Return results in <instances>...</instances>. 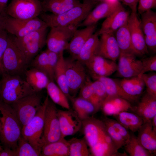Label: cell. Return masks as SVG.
Instances as JSON below:
<instances>
[{"label": "cell", "mask_w": 156, "mask_h": 156, "mask_svg": "<svg viewBox=\"0 0 156 156\" xmlns=\"http://www.w3.org/2000/svg\"><path fill=\"white\" fill-rule=\"evenodd\" d=\"M81 129L91 156H125L118 152L102 120L92 116L82 121Z\"/></svg>", "instance_id": "obj_1"}, {"label": "cell", "mask_w": 156, "mask_h": 156, "mask_svg": "<svg viewBox=\"0 0 156 156\" xmlns=\"http://www.w3.org/2000/svg\"><path fill=\"white\" fill-rule=\"evenodd\" d=\"M22 127L11 105L0 99V140L5 148L16 149Z\"/></svg>", "instance_id": "obj_2"}, {"label": "cell", "mask_w": 156, "mask_h": 156, "mask_svg": "<svg viewBox=\"0 0 156 156\" xmlns=\"http://www.w3.org/2000/svg\"><path fill=\"white\" fill-rule=\"evenodd\" d=\"M96 4L95 0H84L80 3L61 14L42 12L40 18L49 27L70 26L78 27Z\"/></svg>", "instance_id": "obj_3"}, {"label": "cell", "mask_w": 156, "mask_h": 156, "mask_svg": "<svg viewBox=\"0 0 156 156\" xmlns=\"http://www.w3.org/2000/svg\"><path fill=\"white\" fill-rule=\"evenodd\" d=\"M0 81V99L11 105L20 99L36 92L18 75L4 73Z\"/></svg>", "instance_id": "obj_4"}, {"label": "cell", "mask_w": 156, "mask_h": 156, "mask_svg": "<svg viewBox=\"0 0 156 156\" xmlns=\"http://www.w3.org/2000/svg\"><path fill=\"white\" fill-rule=\"evenodd\" d=\"M48 27L35 31L21 38L12 35L14 43L29 64L46 44Z\"/></svg>", "instance_id": "obj_5"}, {"label": "cell", "mask_w": 156, "mask_h": 156, "mask_svg": "<svg viewBox=\"0 0 156 156\" xmlns=\"http://www.w3.org/2000/svg\"><path fill=\"white\" fill-rule=\"evenodd\" d=\"M29 64L14 43L12 36L8 35L7 46L2 59L4 73L20 75L25 73Z\"/></svg>", "instance_id": "obj_6"}, {"label": "cell", "mask_w": 156, "mask_h": 156, "mask_svg": "<svg viewBox=\"0 0 156 156\" xmlns=\"http://www.w3.org/2000/svg\"><path fill=\"white\" fill-rule=\"evenodd\" d=\"M48 98L47 95L35 116L27 124L23 126L21 129V136L40 153L44 114Z\"/></svg>", "instance_id": "obj_7"}, {"label": "cell", "mask_w": 156, "mask_h": 156, "mask_svg": "<svg viewBox=\"0 0 156 156\" xmlns=\"http://www.w3.org/2000/svg\"><path fill=\"white\" fill-rule=\"evenodd\" d=\"M46 27H48L45 22L38 17L27 19L15 18L7 15L4 17V29L17 38Z\"/></svg>", "instance_id": "obj_8"}, {"label": "cell", "mask_w": 156, "mask_h": 156, "mask_svg": "<svg viewBox=\"0 0 156 156\" xmlns=\"http://www.w3.org/2000/svg\"><path fill=\"white\" fill-rule=\"evenodd\" d=\"M55 104L49 98L44 114V126L41 139L42 146L45 144L58 141L62 136Z\"/></svg>", "instance_id": "obj_9"}, {"label": "cell", "mask_w": 156, "mask_h": 156, "mask_svg": "<svg viewBox=\"0 0 156 156\" xmlns=\"http://www.w3.org/2000/svg\"><path fill=\"white\" fill-rule=\"evenodd\" d=\"M65 60L66 82L71 99L75 97L88 77L85 65L79 61L71 57Z\"/></svg>", "instance_id": "obj_10"}, {"label": "cell", "mask_w": 156, "mask_h": 156, "mask_svg": "<svg viewBox=\"0 0 156 156\" xmlns=\"http://www.w3.org/2000/svg\"><path fill=\"white\" fill-rule=\"evenodd\" d=\"M42 12L40 0H12L5 13L14 18L27 19L38 17Z\"/></svg>", "instance_id": "obj_11"}, {"label": "cell", "mask_w": 156, "mask_h": 156, "mask_svg": "<svg viewBox=\"0 0 156 156\" xmlns=\"http://www.w3.org/2000/svg\"><path fill=\"white\" fill-rule=\"evenodd\" d=\"M42 97L38 92L24 97L10 105L16 112L22 127L35 116L42 105Z\"/></svg>", "instance_id": "obj_12"}, {"label": "cell", "mask_w": 156, "mask_h": 156, "mask_svg": "<svg viewBox=\"0 0 156 156\" xmlns=\"http://www.w3.org/2000/svg\"><path fill=\"white\" fill-rule=\"evenodd\" d=\"M50 28L46 39L47 49L59 53L66 49L68 43L77 27L57 26Z\"/></svg>", "instance_id": "obj_13"}, {"label": "cell", "mask_w": 156, "mask_h": 156, "mask_svg": "<svg viewBox=\"0 0 156 156\" xmlns=\"http://www.w3.org/2000/svg\"><path fill=\"white\" fill-rule=\"evenodd\" d=\"M127 23L135 55L142 56L147 54L148 49L145 42L141 21L137 12H131Z\"/></svg>", "instance_id": "obj_14"}, {"label": "cell", "mask_w": 156, "mask_h": 156, "mask_svg": "<svg viewBox=\"0 0 156 156\" xmlns=\"http://www.w3.org/2000/svg\"><path fill=\"white\" fill-rule=\"evenodd\" d=\"M122 6L118 0L104 1L90 12L78 27L95 25L100 20L107 18Z\"/></svg>", "instance_id": "obj_15"}, {"label": "cell", "mask_w": 156, "mask_h": 156, "mask_svg": "<svg viewBox=\"0 0 156 156\" xmlns=\"http://www.w3.org/2000/svg\"><path fill=\"white\" fill-rule=\"evenodd\" d=\"M136 56L133 53L120 52L116 70L118 76L126 78L138 76L142 70V63Z\"/></svg>", "instance_id": "obj_16"}, {"label": "cell", "mask_w": 156, "mask_h": 156, "mask_svg": "<svg viewBox=\"0 0 156 156\" xmlns=\"http://www.w3.org/2000/svg\"><path fill=\"white\" fill-rule=\"evenodd\" d=\"M57 114L63 138L74 135L81 129L82 121L73 109H57Z\"/></svg>", "instance_id": "obj_17"}, {"label": "cell", "mask_w": 156, "mask_h": 156, "mask_svg": "<svg viewBox=\"0 0 156 156\" xmlns=\"http://www.w3.org/2000/svg\"><path fill=\"white\" fill-rule=\"evenodd\" d=\"M140 20L145 42L148 49L156 51V13L151 10L141 14Z\"/></svg>", "instance_id": "obj_18"}, {"label": "cell", "mask_w": 156, "mask_h": 156, "mask_svg": "<svg viewBox=\"0 0 156 156\" xmlns=\"http://www.w3.org/2000/svg\"><path fill=\"white\" fill-rule=\"evenodd\" d=\"M90 74L107 77L116 71L117 65L112 60L99 55L94 56L85 65Z\"/></svg>", "instance_id": "obj_19"}, {"label": "cell", "mask_w": 156, "mask_h": 156, "mask_svg": "<svg viewBox=\"0 0 156 156\" xmlns=\"http://www.w3.org/2000/svg\"><path fill=\"white\" fill-rule=\"evenodd\" d=\"M130 13L122 6L106 18L97 32L99 36L103 33H114L127 21Z\"/></svg>", "instance_id": "obj_20"}, {"label": "cell", "mask_w": 156, "mask_h": 156, "mask_svg": "<svg viewBox=\"0 0 156 156\" xmlns=\"http://www.w3.org/2000/svg\"><path fill=\"white\" fill-rule=\"evenodd\" d=\"M96 28L95 24L85 27L81 29H76L66 49L71 55V58L77 59L82 47L94 33Z\"/></svg>", "instance_id": "obj_21"}, {"label": "cell", "mask_w": 156, "mask_h": 156, "mask_svg": "<svg viewBox=\"0 0 156 156\" xmlns=\"http://www.w3.org/2000/svg\"><path fill=\"white\" fill-rule=\"evenodd\" d=\"M100 35L97 55L116 62L120 51L114 34L103 33Z\"/></svg>", "instance_id": "obj_22"}, {"label": "cell", "mask_w": 156, "mask_h": 156, "mask_svg": "<svg viewBox=\"0 0 156 156\" xmlns=\"http://www.w3.org/2000/svg\"><path fill=\"white\" fill-rule=\"evenodd\" d=\"M134 107L128 101L118 96H107L101 109L105 116H114L123 111L133 112Z\"/></svg>", "instance_id": "obj_23"}, {"label": "cell", "mask_w": 156, "mask_h": 156, "mask_svg": "<svg viewBox=\"0 0 156 156\" xmlns=\"http://www.w3.org/2000/svg\"><path fill=\"white\" fill-rule=\"evenodd\" d=\"M133 112L140 116L144 123L152 120L156 115V96L146 92L134 107Z\"/></svg>", "instance_id": "obj_24"}, {"label": "cell", "mask_w": 156, "mask_h": 156, "mask_svg": "<svg viewBox=\"0 0 156 156\" xmlns=\"http://www.w3.org/2000/svg\"><path fill=\"white\" fill-rule=\"evenodd\" d=\"M114 79L124 92L134 102L138 100L145 86L141 77L137 76L121 79Z\"/></svg>", "instance_id": "obj_25"}, {"label": "cell", "mask_w": 156, "mask_h": 156, "mask_svg": "<svg viewBox=\"0 0 156 156\" xmlns=\"http://www.w3.org/2000/svg\"><path fill=\"white\" fill-rule=\"evenodd\" d=\"M137 131V138L140 144L153 156L155 155L156 132L153 129L151 120L144 123Z\"/></svg>", "instance_id": "obj_26"}, {"label": "cell", "mask_w": 156, "mask_h": 156, "mask_svg": "<svg viewBox=\"0 0 156 156\" xmlns=\"http://www.w3.org/2000/svg\"><path fill=\"white\" fill-rule=\"evenodd\" d=\"M25 74L26 81L36 92L46 88L50 80L47 74L34 68L27 70Z\"/></svg>", "instance_id": "obj_27"}, {"label": "cell", "mask_w": 156, "mask_h": 156, "mask_svg": "<svg viewBox=\"0 0 156 156\" xmlns=\"http://www.w3.org/2000/svg\"><path fill=\"white\" fill-rule=\"evenodd\" d=\"M71 101L73 109L82 121L98 112L96 107L91 102L78 96L72 98Z\"/></svg>", "instance_id": "obj_28"}, {"label": "cell", "mask_w": 156, "mask_h": 156, "mask_svg": "<svg viewBox=\"0 0 156 156\" xmlns=\"http://www.w3.org/2000/svg\"><path fill=\"white\" fill-rule=\"evenodd\" d=\"M90 74L94 80L99 81L103 84L105 89L107 96H118L124 99L131 103L134 102L133 100L124 92L115 79L107 77Z\"/></svg>", "instance_id": "obj_29"}, {"label": "cell", "mask_w": 156, "mask_h": 156, "mask_svg": "<svg viewBox=\"0 0 156 156\" xmlns=\"http://www.w3.org/2000/svg\"><path fill=\"white\" fill-rule=\"evenodd\" d=\"M42 11L55 14L63 13L80 3L79 0H43Z\"/></svg>", "instance_id": "obj_30"}, {"label": "cell", "mask_w": 156, "mask_h": 156, "mask_svg": "<svg viewBox=\"0 0 156 156\" xmlns=\"http://www.w3.org/2000/svg\"><path fill=\"white\" fill-rule=\"evenodd\" d=\"M97 32L94 33L82 47L77 60L84 65L94 56L97 55L99 39Z\"/></svg>", "instance_id": "obj_31"}, {"label": "cell", "mask_w": 156, "mask_h": 156, "mask_svg": "<svg viewBox=\"0 0 156 156\" xmlns=\"http://www.w3.org/2000/svg\"><path fill=\"white\" fill-rule=\"evenodd\" d=\"M113 116L125 128L133 133L137 131L144 123L140 116L131 112H122Z\"/></svg>", "instance_id": "obj_32"}, {"label": "cell", "mask_w": 156, "mask_h": 156, "mask_svg": "<svg viewBox=\"0 0 156 156\" xmlns=\"http://www.w3.org/2000/svg\"><path fill=\"white\" fill-rule=\"evenodd\" d=\"M69 145L65 138L54 142L43 145L40 156H68Z\"/></svg>", "instance_id": "obj_33"}, {"label": "cell", "mask_w": 156, "mask_h": 156, "mask_svg": "<svg viewBox=\"0 0 156 156\" xmlns=\"http://www.w3.org/2000/svg\"><path fill=\"white\" fill-rule=\"evenodd\" d=\"M63 52L64 51H62L60 53L58 60L54 71V79L57 85L70 100L71 97L66 82Z\"/></svg>", "instance_id": "obj_34"}, {"label": "cell", "mask_w": 156, "mask_h": 156, "mask_svg": "<svg viewBox=\"0 0 156 156\" xmlns=\"http://www.w3.org/2000/svg\"><path fill=\"white\" fill-rule=\"evenodd\" d=\"M46 89L48 95L54 103L66 109L70 108L68 98L54 81L50 80Z\"/></svg>", "instance_id": "obj_35"}, {"label": "cell", "mask_w": 156, "mask_h": 156, "mask_svg": "<svg viewBox=\"0 0 156 156\" xmlns=\"http://www.w3.org/2000/svg\"><path fill=\"white\" fill-rule=\"evenodd\" d=\"M127 22L116 31L115 37L120 52L131 53L135 55Z\"/></svg>", "instance_id": "obj_36"}, {"label": "cell", "mask_w": 156, "mask_h": 156, "mask_svg": "<svg viewBox=\"0 0 156 156\" xmlns=\"http://www.w3.org/2000/svg\"><path fill=\"white\" fill-rule=\"evenodd\" d=\"M130 137L124 146L130 156H151L153 155L140 144L133 132H130Z\"/></svg>", "instance_id": "obj_37"}, {"label": "cell", "mask_w": 156, "mask_h": 156, "mask_svg": "<svg viewBox=\"0 0 156 156\" xmlns=\"http://www.w3.org/2000/svg\"><path fill=\"white\" fill-rule=\"evenodd\" d=\"M69 145V156H91L87 144L83 137H73L68 140Z\"/></svg>", "instance_id": "obj_38"}, {"label": "cell", "mask_w": 156, "mask_h": 156, "mask_svg": "<svg viewBox=\"0 0 156 156\" xmlns=\"http://www.w3.org/2000/svg\"><path fill=\"white\" fill-rule=\"evenodd\" d=\"M94 93L91 102L95 106L98 112L100 109L102 103L107 97L105 88L100 81L95 80L92 81Z\"/></svg>", "instance_id": "obj_39"}, {"label": "cell", "mask_w": 156, "mask_h": 156, "mask_svg": "<svg viewBox=\"0 0 156 156\" xmlns=\"http://www.w3.org/2000/svg\"><path fill=\"white\" fill-rule=\"evenodd\" d=\"M15 156H38L40 153L37 151L21 135L15 150Z\"/></svg>", "instance_id": "obj_40"}, {"label": "cell", "mask_w": 156, "mask_h": 156, "mask_svg": "<svg viewBox=\"0 0 156 156\" xmlns=\"http://www.w3.org/2000/svg\"><path fill=\"white\" fill-rule=\"evenodd\" d=\"M31 65L33 68L45 73L48 75V50L47 49L36 55L31 60Z\"/></svg>", "instance_id": "obj_41"}, {"label": "cell", "mask_w": 156, "mask_h": 156, "mask_svg": "<svg viewBox=\"0 0 156 156\" xmlns=\"http://www.w3.org/2000/svg\"><path fill=\"white\" fill-rule=\"evenodd\" d=\"M106 131L111 138L116 149L118 150L124 146L126 142L123 138L103 118Z\"/></svg>", "instance_id": "obj_42"}, {"label": "cell", "mask_w": 156, "mask_h": 156, "mask_svg": "<svg viewBox=\"0 0 156 156\" xmlns=\"http://www.w3.org/2000/svg\"><path fill=\"white\" fill-rule=\"evenodd\" d=\"M146 89V92L156 96V74L154 72L143 74L142 76Z\"/></svg>", "instance_id": "obj_43"}, {"label": "cell", "mask_w": 156, "mask_h": 156, "mask_svg": "<svg viewBox=\"0 0 156 156\" xmlns=\"http://www.w3.org/2000/svg\"><path fill=\"white\" fill-rule=\"evenodd\" d=\"M48 75L50 80L54 81L55 80L54 71L58 60L60 52L57 53L48 50Z\"/></svg>", "instance_id": "obj_44"}, {"label": "cell", "mask_w": 156, "mask_h": 156, "mask_svg": "<svg viewBox=\"0 0 156 156\" xmlns=\"http://www.w3.org/2000/svg\"><path fill=\"white\" fill-rule=\"evenodd\" d=\"M79 92L78 96L91 102L94 90L92 81L88 77Z\"/></svg>", "instance_id": "obj_45"}, {"label": "cell", "mask_w": 156, "mask_h": 156, "mask_svg": "<svg viewBox=\"0 0 156 156\" xmlns=\"http://www.w3.org/2000/svg\"><path fill=\"white\" fill-rule=\"evenodd\" d=\"M142 69L138 76L141 77L142 75L148 71H156V55H154L146 57L141 60Z\"/></svg>", "instance_id": "obj_46"}, {"label": "cell", "mask_w": 156, "mask_h": 156, "mask_svg": "<svg viewBox=\"0 0 156 156\" xmlns=\"http://www.w3.org/2000/svg\"><path fill=\"white\" fill-rule=\"evenodd\" d=\"M109 123L123 138L126 142L130 137L129 130L116 120L105 117L103 118Z\"/></svg>", "instance_id": "obj_47"}, {"label": "cell", "mask_w": 156, "mask_h": 156, "mask_svg": "<svg viewBox=\"0 0 156 156\" xmlns=\"http://www.w3.org/2000/svg\"><path fill=\"white\" fill-rule=\"evenodd\" d=\"M8 38V33L5 29L0 32V75L4 73L2 65V59L7 46Z\"/></svg>", "instance_id": "obj_48"}, {"label": "cell", "mask_w": 156, "mask_h": 156, "mask_svg": "<svg viewBox=\"0 0 156 156\" xmlns=\"http://www.w3.org/2000/svg\"><path fill=\"white\" fill-rule=\"evenodd\" d=\"M137 6L138 13L141 14L156 7V0H139Z\"/></svg>", "instance_id": "obj_49"}, {"label": "cell", "mask_w": 156, "mask_h": 156, "mask_svg": "<svg viewBox=\"0 0 156 156\" xmlns=\"http://www.w3.org/2000/svg\"><path fill=\"white\" fill-rule=\"evenodd\" d=\"M125 5L130 8L131 12H137L139 0H121Z\"/></svg>", "instance_id": "obj_50"}, {"label": "cell", "mask_w": 156, "mask_h": 156, "mask_svg": "<svg viewBox=\"0 0 156 156\" xmlns=\"http://www.w3.org/2000/svg\"><path fill=\"white\" fill-rule=\"evenodd\" d=\"M0 156H15V150L8 148H4L0 151Z\"/></svg>", "instance_id": "obj_51"}, {"label": "cell", "mask_w": 156, "mask_h": 156, "mask_svg": "<svg viewBox=\"0 0 156 156\" xmlns=\"http://www.w3.org/2000/svg\"><path fill=\"white\" fill-rule=\"evenodd\" d=\"M8 0H0V14L3 16L6 15L5 11Z\"/></svg>", "instance_id": "obj_52"}, {"label": "cell", "mask_w": 156, "mask_h": 156, "mask_svg": "<svg viewBox=\"0 0 156 156\" xmlns=\"http://www.w3.org/2000/svg\"><path fill=\"white\" fill-rule=\"evenodd\" d=\"M4 16L0 14V32L4 29L3 28Z\"/></svg>", "instance_id": "obj_53"}, {"label": "cell", "mask_w": 156, "mask_h": 156, "mask_svg": "<svg viewBox=\"0 0 156 156\" xmlns=\"http://www.w3.org/2000/svg\"><path fill=\"white\" fill-rule=\"evenodd\" d=\"M151 122L153 129L156 132V115L152 119Z\"/></svg>", "instance_id": "obj_54"}, {"label": "cell", "mask_w": 156, "mask_h": 156, "mask_svg": "<svg viewBox=\"0 0 156 156\" xmlns=\"http://www.w3.org/2000/svg\"><path fill=\"white\" fill-rule=\"evenodd\" d=\"M2 149V148H1V146L0 145V151Z\"/></svg>", "instance_id": "obj_55"}, {"label": "cell", "mask_w": 156, "mask_h": 156, "mask_svg": "<svg viewBox=\"0 0 156 156\" xmlns=\"http://www.w3.org/2000/svg\"><path fill=\"white\" fill-rule=\"evenodd\" d=\"M103 0V1H105V0Z\"/></svg>", "instance_id": "obj_56"}]
</instances>
